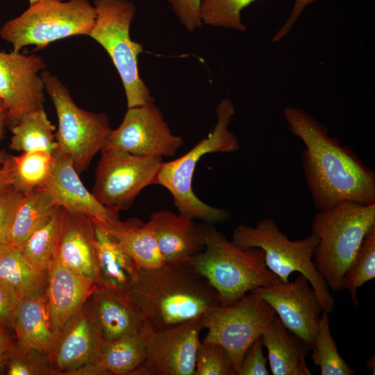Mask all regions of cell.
<instances>
[{
    "mask_svg": "<svg viewBox=\"0 0 375 375\" xmlns=\"http://www.w3.org/2000/svg\"><path fill=\"white\" fill-rule=\"evenodd\" d=\"M283 113L291 133L305 145L303 173L317 210L344 201L375 203V174L350 147L304 110L288 106Z\"/></svg>",
    "mask_w": 375,
    "mask_h": 375,
    "instance_id": "6da1fadb",
    "label": "cell"
},
{
    "mask_svg": "<svg viewBox=\"0 0 375 375\" xmlns=\"http://www.w3.org/2000/svg\"><path fill=\"white\" fill-rule=\"evenodd\" d=\"M12 136L9 147L16 151H43L53 153L57 149L56 126L43 108L24 115L10 126Z\"/></svg>",
    "mask_w": 375,
    "mask_h": 375,
    "instance_id": "f546056e",
    "label": "cell"
},
{
    "mask_svg": "<svg viewBox=\"0 0 375 375\" xmlns=\"http://www.w3.org/2000/svg\"><path fill=\"white\" fill-rule=\"evenodd\" d=\"M54 166L47 191L56 206L68 213L84 216L101 226H115L121 220L119 212L101 203L81 181L73 162L58 149L53 153Z\"/></svg>",
    "mask_w": 375,
    "mask_h": 375,
    "instance_id": "2e32d148",
    "label": "cell"
},
{
    "mask_svg": "<svg viewBox=\"0 0 375 375\" xmlns=\"http://www.w3.org/2000/svg\"><path fill=\"white\" fill-rule=\"evenodd\" d=\"M194 375H237L228 351L219 344L200 341L196 353Z\"/></svg>",
    "mask_w": 375,
    "mask_h": 375,
    "instance_id": "e575fe53",
    "label": "cell"
},
{
    "mask_svg": "<svg viewBox=\"0 0 375 375\" xmlns=\"http://www.w3.org/2000/svg\"><path fill=\"white\" fill-rule=\"evenodd\" d=\"M20 299L12 288L0 281V328H12Z\"/></svg>",
    "mask_w": 375,
    "mask_h": 375,
    "instance_id": "f35d334b",
    "label": "cell"
},
{
    "mask_svg": "<svg viewBox=\"0 0 375 375\" xmlns=\"http://www.w3.org/2000/svg\"><path fill=\"white\" fill-rule=\"evenodd\" d=\"M261 338L272 374H312L306 361L310 346L288 331L277 315Z\"/></svg>",
    "mask_w": 375,
    "mask_h": 375,
    "instance_id": "603a6c76",
    "label": "cell"
},
{
    "mask_svg": "<svg viewBox=\"0 0 375 375\" xmlns=\"http://www.w3.org/2000/svg\"><path fill=\"white\" fill-rule=\"evenodd\" d=\"M217 123L208 135L182 156L162 162L154 183L166 188L174 199L180 213L209 224L221 223L230 217L228 211L211 206L194 192L192 180L197 162L212 153L233 152L240 149L235 135L228 126L235 114V106L228 99H223L216 108Z\"/></svg>",
    "mask_w": 375,
    "mask_h": 375,
    "instance_id": "5b68a950",
    "label": "cell"
},
{
    "mask_svg": "<svg viewBox=\"0 0 375 375\" xmlns=\"http://www.w3.org/2000/svg\"><path fill=\"white\" fill-rule=\"evenodd\" d=\"M22 197L23 194L11 190L0 195V242L6 238Z\"/></svg>",
    "mask_w": 375,
    "mask_h": 375,
    "instance_id": "ab89813d",
    "label": "cell"
},
{
    "mask_svg": "<svg viewBox=\"0 0 375 375\" xmlns=\"http://www.w3.org/2000/svg\"><path fill=\"white\" fill-rule=\"evenodd\" d=\"M67 211L58 206L51 217L27 239L22 251L40 270L47 274L64 226Z\"/></svg>",
    "mask_w": 375,
    "mask_h": 375,
    "instance_id": "4dcf8cb0",
    "label": "cell"
},
{
    "mask_svg": "<svg viewBox=\"0 0 375 375\" xmlns=\"http://www.w3.org/2000/svg\"><path fill=\"white\" fill-rule=\"evenodd\" d=\"M261 337L257 338L249 347L242 360L237 375H268L267 358L263 353Z\"/></svg>",
    "mask_w": 375,
    "mask_h": 375,
    "instance_id": "8d00e7d4",
    "label": "cell"
},
{
    "mask_svg": "<svg viewBox=\"0 0 375 375\" xmlns=\"http://www.w3.org/2000/svg\"><path fill=\"white\" fill-rule=\"evenodd\" d=\"M183 144L181 136L172 133L153 100L128 108L122 122L112 130L103 149L162 158L174 156Z\"/></svg>",
    "mask_w": 375,
    "mask_h": 375,
    "instance_id": "4fadbf2b",
    "label": "cell"
},
{
    "mask_svg": "<svg viewBox=\"0 0 375 375\" xmlns=\"http://www.w3.org/2000/svg\"><path fill=\"white\" fill-rule=\"evenodd\" d=\"M375 278V225L365 235L356 256L346 272L342 285L347 289L353 303L358 305L357 290Z\"/></svg>",
    "mask_w": 375,
    "mask_h": 375,
    "instance_id": "d6a6232c",
    "label": "cell"
},
{
    "mask_svg": "<svg viewBox=\"0 0 375 375\" xmlns=\"http://www.w3.org/2000/svg\"><path fill=\"white\" fill-rule=\"evenodd\" d=\"M57 207L43 189L23 195L3 242L22 250L30 235L51 217Z\"/></svg>",
    "mask_w": 375,
    "mask_h": 375,
    "instance_id": "83f0119b",
    "label": "cell"
},
{
    "mask_svg": "<svg viewBox=\"0 0 375 375\" xmlns=\"http://www.w3.org/2000/svg\"><path fill=\"white\" fill-rule=\"evenodd\" d=\"M146 347L142 328L135 333L103 340L98 365L106 374H133L146 358Z\"/></svg>",
    "mask_w": 375,
    "mask_h": 375,
    "instance_id": "f1b7e54d",
    "label": "cell"
},
{
    "mask_svg": "<svg viewBox=\"0 0 375 375\" xmlns=\"http://www.w3.org/2000/svg\"><path fill=\"white\" fill-rule=\"evenodd\" d=\"M194 219L169 210L152 213L149 218L160 251L167 263L188 261L203 251L204 244Z\"/></svg>",
    "mask_w": 375,
    "mask_h": 375,
    "instance_id": "d6986e66",
    "label": "cell"
},
{
    "mask_svg": "<svg viewBox=\"0 0 375 375\" xmlns=\"http://www.w3.org/2000/svg\"><path fill=\"white\" fill-rule=\"evenodd\" d=\"M201 317L161 329L145 323L146 358L133 374L194 375Z\"/></svg>",
    "mask_w": 375,
    "mask_h": 375,
    "instance_id": "7c38bea8",
    "label": "cell"
},
{
    "mask_svg": "<svg viewBox=\"0 0 375 375\" xmlns=\"http://www.w3.org/2000/svg\"><path fill=\"white\" fill-rule=\"evenodd\" d=\"M126 294L153 329L201 317L222 304L214 288L188 261L138 269Z\"/></svg>",
    "mask_w": 375,
    "mask_h": 375,
    "instance_id": "7a4b0ae2",
    "label": "cell"
},
{
    "mask_svg": "<svg viewBox=\"0 0 375 375\" xmlns=\"http://www.w3.org/2000/svg\"><path fill=\"white\" fill-rule=\"evenodd\" d=\"M95 19V9L89 0H42L6 22L0 28V37L15 52L28 45L42 49L60 39L89 35Z\"/></svg>",
    "mask_w": 375,
    "mask_h": 375,
    "instance_id": "52a82bcc",
    "label": "cell"
},
{
    "mask_svg": "<svg viewBox=\"0 0 375 375\" xmlns=\"http://www.w3.org/2000/svg\"><path fill=\"white\" fill-rule=\"evenodd\" d=\"M312 360L322 375H353V369L340 355L330 329L328 312L322 310L311 346Z\"/></svg>",
    "mask_w": 375,
    "mask_h": 375,
    "instance_id": "1f68e13d",
    "label": "cell"
},
{
    "mask_svg": "<svg viewBox=\"0 0 375 375\" xmlns=\"http://www.w3.org/2000/svg\"><path fill=\"white\" fill-rule=\"evenodd\" d=\"M180 22L189 32L202 26L199 9L202 0H167Z\"/></svg>",
    "mask_w": 375,
    "mask_h": 375,
    "instance_id": "74e56055",
    "label": "cell"
},
{
    "mask_svg": "<svg viewBox=\"0 0 375 375\" xmlns=\"http://www.w3.org/2000/svg\"><path fill=\"white\" fill-rule=\"evenodd\" d=\"M45 68L40 56L0 51V99L8 124L12 125L30 111L43 108L45 89L39 73Z\"/></svg>",
    "mask_w": 375,
    "mask_h": 375,
    "instance_id": "5bb4252c",
    "label": "cell"
},
{
    "mask_svg": "<svg viewBox=\"0 0 375 375\" xmlns=\"http://www.w3.org/2000/svg\"><path fill=\"white\" fill-rule=\"evenodd\" d=\"M11 356L8 360V374L34 375L46 374L51 372L49 366L38 354L42 351L34 349L11 350Z\"/></svg>",
    "mask_w": 375,
    "mask_h": 375,
    "instance_id": "d590c367",
    "label": "cell"
},
{
    "mask_svg": "<svg viewBox=\"0 0 375 375\" xmlns=\"http://www.w3.org/2000/svg\"><path fill=\"white\" fill-rule=\"evenodd\" d=\"M101 226L119 248L133 259L139 269L156 268L165 262L149 221L144 223L133 218L120 221L115 226Z\"/></svg>",
    "mask_w": 375,
    "mask_h": 375,
    "instance_id": "d4e9b609",
    "label": "cell"
},
{
    "mask_svg": "<svg viewBox=\"0 0 375 375\" xmlns=\"http://www.w3.org/2000/svg\"><path fill=\"white\" fill-rule=\"evenodd\" d=\"M12 349L11 340L5 329L0 328V358L8 356Z\"/></svg>",
    "mask_w": 375,
    "mask_h": 375,
    "instance_id": "b9f144b4",
    "label": "cell"
},
{
    "mask_svg": "<svg viewBox=\"0 0 375 375\" xmlns=\"http://www.w3.org/2000/svg\"><path fill=\"white\" fill-rule=\"evenodd\" d=\"M29 1V3H30V5L31 4H33V3H35L38 1H42V0H28Z\"/></svg>",
    "mask_w": 375,
    "mask_h": 375,
    "instance_id": "bcb514c9",
    "label": "cell"
},
{
    "mask_svg": "<svg viewBox=\"0 0 375 375\" xmlns=\"http://www.w3.org/2000/svg\"><path fill=\"white\" fill-rule=\"evenodd\" d=\"M276 317L271 306L250 291L235 302L217 306L201 317L203 328L208 329L204 339L219 344L228 351L238 374L246 351Z\"/></svg>",
    "mask_w": 375,
    "mask_h": 375,
    "instance_id": "30bf717a",
    "label": "cell"
},
{
    "mask_svg": "<svg viewBox=\"0 0 375 375\" xmlns=\"http://www.w3.org/2000/svg\"><path fill=\"white\" fill-rule=\"evenodd\" d=\"M251 291L271 306L288 331L311 347L323 308L306 276L300 274L291 282L278 281Z\"/></svg>",
    "mask_w": 375,
    "mask_h": 375,
    "instance_id": "9a60e30c",
    "label": "cell"
},
{
    "mask_svg": "<svg viewBox=\"0 0 375 375\" xmlns=\"http://www.w3.org/2000/svg\"><path fill=\"white\" fill-rule=\"evenodd\" d=\"M8 125V119L6 110L0 99V140L3 138L6 133V126Z\"/></svg>",
    "mask_w": 375,
    "mask_h": 375,
    "instance_id": "7bdbcfd3",
    "label": "cell"
},
{
    "mask_svg": "<svg viewBox=\"0 0 375 375\" xmlns=\"http://www.w3.org/2000/svg\"><path fill=\"white\" fill-rule=\"evenodd\" d=\"M45 91L55 107L58 128V149L73 162L78 174L85 171L94 156L104 148L112 128L106 113L79 108L58 76L44 69L41 73Z\"/></svg>",
    "mask_w": 375,
    "mask_h": 375,
    "instance_id": "9c48e42d",
    "label": "cell"
},
{
    "mask_svg": "<svg viewBox=\"0 0 375 375\" xmlns=\"http://www.w3.org/2000/svg\"><path fill=\"white\" fill-rule=\"evenodd\" d=\"M0 281L22 298L45 293L47 274L35 267L21 249L0 242Z\"/></svg>",
    "mask_w": 375,
    "mask_h": 375,
    "instance_id": "4316f807",
    "label": "cell"
},
{
    "mask_svg": "<svg viewBox=\"0 0 375 375\" xmlns=\"http://www.w3.org/2000/svg\"><path fill=\"white\" fill-rule=\"evenodd\" d=\"M7 153L3 149H0V195L8 190L4 183L2 174V165Z\"/></svg>",
    "mask_w": 375,
    "mask_h": 375,
    "instance_id": "ee69618b",
    "label": "cell"
},
{
    "mask_svg": "<svg viewBox=\"0 0 375 375\" xmlns=\"http://www.w3.org/2000/svg\"><path fill=\"white\" fill-rule=\"evenodd\" d=\"M12 328L17 336L16 349H34L49 356L58 336L51 330L45 293L21 298Z\"/></svg>",
    "mask_w": 375,
    "mask_h": 375,
    "instance_id": "7402d4cb",
    "label": "cell"
},
{
    "mask_svg": "<svg viewBox=\"0 0 375 375\" xmlns=\"http://www.w3.org/2000/svg\"><path fill=\"white\" fill-rule=\"evenodd\" d=\"M232 242L242 249H261L267 267L282 282H288L293 272L303 274L317 295L323 310L328 313L333 311L335 300L313 261L314 251L319 242L315 234L311 232L303 239L291 240L272 219L267 218L254 226H237L233 232Z\"/></svg>",
    "mask_w": 375,
    "mask_h": 375,
    "instance_id": "8992f818",
    "label": "cell"
},
{
    "mask_svg": "<svg viewBox=\"0 0 375 375\" xmlns=\"http://www.w3.org/2000/svg\"><path fill=\"white\" fill-rule=\"evenodd\" d=\"M98 285L74 272L54 255L47 270L45 294L52 331L58 334L66 322L90 298Z\"/></svg>",
    "mask_w": 375,
    "mask_h": 375,
    "instance_id": "ac0fdd59",
    "label": "cell"
},
{
    "mask_svg": "<svg viewBox=\"0 0 375 375\" xmlns=\"http://www.w3.org/2000/svg\"><path fill=\"white\" fill-rule=\"evenodd\" d=\"M375 225V203L344 201L317 210L311 232L319 238L313 261L328 287L340 292L343 277L351 265L362 241Z\"/></svg>",
    "mask_w": 375,
    "mask_h": 375,
    "instance_id": "277c9868",
    "label": "cell"
},
{
    "mask_svg": "<svg viewBox=\"0 0 375 375\" xmlns=\"http://www.w3.org/2000/svg\"><path fill=\"white\" fill-rule=\"evenodd\" d=\"M94 239V222L67 212L55 256L64 265L99 287Z\"/></svg>",
    "mask_w": 375,
    "mask_h": 375,
    "instance_id": "ffe728a7",
    "label": "cell"
},
{
    "mask_svg": "<svg viewBox=\"0 0 375 375\" xmlns=\"http://www.w3.org/2000/svg\"><path fill=\"white\" fill-rule=\"evenodd\" d=\"M162 158L103 149L92 192L109 208L118 212L127 210L144 188L153 185Z\"/></svg>",
    "mask_w": 375,
    "mask_h": 375,
    "instance_id": "8fae6325",
    "label": "cell"
},
{
    "mask_svg": "<svg viewBox=\"0 0 375 375\" xmlns=\"http://www.w3.org/2000/svg\"><path fill=\"white\" fill-rule=\"evenodd\" d=\"M102 342L89 299L64 325L49 356L58 370L73 372L98 365Z\"/></svg>",
    "mask_w": 375,
    "mask_h": 375,
    "instance_id": "e0dca14e",
    "label": "cell"
},
{
    "mask_svg": "<svg viewBox=\"0 0 375 375\" xmlns=\"http://www.w3.org/2000/svg\"><path fill=\"white\" fill-rule=\"evenodd\" d=\"M256 0H202L199 17L202 24L239 31H246L242 10Z\"/></svg>",
    "mask_w": 375,
    "mask_h": 375,
    "instance_id": "836d02e7",
    "label": "cell"
},
{
    "mask_svg": "<svg viewBox=\"0 0 375 375\" xmlns=\"http://www.w3.org/2000/svg\"><path fill=\"white\" fill-rule=\"evenodd\" d=\"M199 227L204 248L188 262L214 288L222 305L281 281L267 267L261 249H242L214 227L208 224Z\"/></svg>",
    "mask_w": 375,
    "mask_h": 375,
    "instance_id": "3957f363",
    "label": "cell"
},
{
    "mask_svg": "<svg viewBox=\"0 0 375 375\" xmlns=\"http://www.w3.org/2000/svg\"><path fill=\"white\" fill-rule=\"evenodd\" d=\"M94 235L99 287L126 294L139 268L110 235L94 222Z\"/></svg>",
    "mask_w": 375,
    "mask_h": 375,
    "instance_id": "cb8c5ba5",
    "label": "cell"
},
{
    "mask_svg": "<svg viewBox=\"0 0 375 375\" xmlns=\"http://www.w3.org/2000/svg\"><path fill=\"white\" fill-rule=\"evenodd\" d=\"M93 6L96 19L89 36L110 57L122 80L128 108L153 101L139 74L138 56L143 46L130 36L135 6L128 0H94Z\"/></svg>",
    "mask_w": 375,
    "mask_h": 375,
    "instance_id": "ba28073f",
    "label": "cell"
},
{
    "mask_svg": "<svg viewBox=\"0 0 375 375\" xmlns=\"http://www.w3.org/2000/svg\"><path fill=\"white\" fill-rule=\"evenodd\" d=\"M317 0H295L292 11L283 25L275 33L272 42H277L285 38L291 31L298 17L303 10L310 4Z\"/></svg>",
    "mask_w": 375,
    "mask_h": 375,
    "instance_id": "60d3db41",
    "label": "cell"
},
{
    "mask_svg": "<svg viewBox=\"0 0 375 375\" xmlns=\"http://www.w3.org/2000/svg\"><path fill=\"white\" fill-rule=\"evenodd\" d=\"M54 160L53 153L43 151L7 153L2 165L4 183L8 190L23 195L42 189L51 178Z\"/></svg>",
    "mask_w": 375,
    "mask_h": 375,
    "instance_id": "484cf974",
    "label": "cell"
},
{
    "mask_svg": "<svg viewBox=\"0 0 375 375\" xmlns=\"http://www.w3.org/2000/svg\"><path fill=\"white\" fill-rule=\"evenodd\" d=\"M90 302L103 340L138 333L144 324L141 314L124 293L97 287Z\"/></svg>",
    "mask_w": 375,
    "mask_h": 375,
    "instance_id": "44dd1931",
    "label": "cell"
},
{
    "mask_svg": "<svg viewBox=\"0 0 375 375\" xmlns=\"http://www.w3.org/2000/svg\"><path fill=\"white\" fill-rule=\"evenodd\" d=\"M6 358H7V356L0 358V371L1 370V369L3 368V367L5 365Z\"/></svg>",
    "mask_w": 375,
    "mask_h": 375,
    "instance_id": "f6af8a7d",
    "label": "cell"
}]
</instances>
